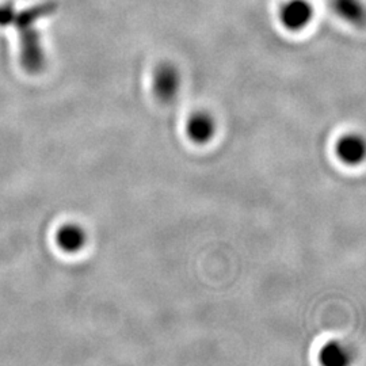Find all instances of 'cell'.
Listing matches in <instances>:
<instances>
[{"instance_id":"6da1fadb","label":"cell","mask_w":366,"mask_h":366,"mask_svg":"<svg viewBox=\"0 0 366 366\" xmlns=\"http://www.w3.org/2000/svg\"><path fill=\"white\" fill-rule=\"evenodd\" d=\"M57 9L54 1H46L29 7L22 11H15L14 26L18 29L21 42V64L30 74H37L45 66V52L37 24L42 18L49 16Z\"/></svg>"},{"instance_id":"7a4b0ae2","label":"cell","mask_w":366,"mask_h":366,"mask_svg":"<svg viewBox=\"0 0 366 366\" xmlns=\"http://www.w3.org/2000/svg\"><path fill=\"white\" fill-rule=\"evenodd\" d=\"M181 72L175 64L164 61L154 71L152 90L157 99L163 104L174 102L181 90Z\"/></svg>"},{"instance_id":"3957f363","label":"cell","mask_w":366,"mask_h":366,"mask_svg":"<svg viewBox=\"0 0 366 366\" xmlns=\"http://www.w3.org/2000/svg\"><path fill=\"white\" fill-rule=\"evenodd\" d=\"M314 14L310 0H287L280 9V19L289 31H301L312 22Z\"/></svg>"},{"instance_id":"277c9868","label":"cell","mask_w":366,"mask_h":366,"mask_svg":"<svg viewBox=\"0 0 366 366\" xmlns=\"http://www.w3.org/2000/svg\"><path fill=\"white\" fill-rule=\"evenodd\" d=\"M186 133L193 143L207 144L216 134V121L204 110L196 112L186 122Z\"/></svg>"},{"instance_id":"5b68a950","label":"cell","mask_w":366,"mask_h":366,"mask_svg":"<svg viewBox=\"0 0 366 366\" xmlns=\"http://www.w3.org/2000/svg\"><path fill=\"white\" fill-rule=\"evenodd\" d=\"M365 149L364 139L355 133H347L342 136L335 147L340 162L347 166H357L362 163L365 157Z\"/></svg>"},{"instance_id":"8992f818","label":"cell","mask_w":366,"mask_h":366,"mask_svg":"<svg viewBox=\"0 0 366 366\" xmlns=\"http://www.w3.org/2000/svg\"><path fill=\"white\" fill-rule=\"evenodd\" d=\"M56 242L63 251L75 254L84 249L87 243V234L78 224H66L57 231Z\"/></svg>"},{"instance_id":"52a82bcc","label":"cell","mask_w":366,"mask_h":366,"mask_svg":"<svg viewBox=\"0 0 366 366\" xmlns=\"http://www.w3.org/2000/svg\"><path fill=\"white\" fill-rule=\"evenodd\" d=\"M319 361L325 366H347L353 361V353L345 343L331 340L320 349Z\"/></svg>"},{"instance_id":"ba28073f","label":"cell","mask_w":366,"mask_h":366,"mask_svg":"<svg viewBox=\"0 0 366 366\" xmlns=\"http://www.w3.org/2000/svg\"><path fill=\"white\" fill-rule=\"evenodd\" d=\"M331 6L332 10L345 21L357 26L364 25L365 11L361 0H331Z\"/></svg>"},{"instance_id":"9c48e42d","label":"cell","mask_w":366,"mask_h":366,"mask_svg":"<svg viewBox=\"0 0 366 366\" xmlns=\"http://www.w3.org/2000/svg\"><path fill=\"white\" fill-rule=\"evenodd\" d=\"M15 7L13 1H6L0 4V26H10L13 24Z\"/></svg>"}]
</instances>
